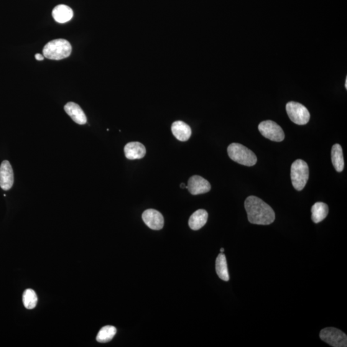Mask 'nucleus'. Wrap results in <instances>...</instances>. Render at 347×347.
<instances>
[{
  "label": "nucleus",
  "mask_w": 347,
  "mask_h": 347,
  "mask_svg": "<svg viewBox=\"0 0 347 347\" xmlns=\"http://www.w3.org/2000/svg\"><path fill=\"white\" fill-rule=\"evenodd\" d=\"M117 333V329L113 326L107 325L102 328L97 336L99 343H107L112 340Z\"/></svg>",
  "instance_id": "nucleus-19"
},
{
  "label": "nucleus",
  "mask_w": 347,
  "mask_h": 347,
  "mask_svg": "<svg viewBox=\"0 0 347 347\" xmlns=\"http://www.w3.org/2000/svg\"><path fill=\"white\" fill-rule=\"evenodd\" d=\"M345 88H346V89L347 88V79H346V81H345Z\"/></svg>",
  "instance_id": "nucleus-24"
},
{
  "label": "nucleus",
  "mask_w": 347,
  "mask_h": 347,
  "mask_svg": "<svg viewBox=\"0 0 347 347\" xmlns=\"http://www.w3.org/2000/svg\"><path fill=\"white\" fill-rule=\"evenodd\" d=\"M259 130L262 136L272 141L280 142L284 140V132L282 127L274 121H266L260 122Z\"/></svg>",
  "instance_id": "nucleus-7"
},
{
  "label": "nucleus",
  "mask_w": 347,
  "mask_h": 347,
  "mask_svg": "<svg viewBox=\"0 0 347 347\" xmlns=\"http://www.w3.org/2000/svg\"><path fill=\"white\" fill-rule=\"evenodd\" d=\"M228 154L234 162L247 167L255 165L257 162V158L254 152L238 143H233L229 145Z\"/></svg>",
  "instance_id": "nucleus-3"
},
{
  "label": "nucleus",
  "mask_w": 347,
  "mask_h": 347,
  "mask_svg": "<svg viewBox=\"0 0 347 347\" xmlns=\"http://www.w3.org/2000/svg\"><path fill=\"white\" fill-rule=\"evenodd\" d=\"M35 60L37 61H43L44 60V56H43L42 54H40V53H36L35 55Z\"/></svg>",
  "instance_id": "nucleus-21"
},
{
  "label": "nucleus",
  "mask_w": 347,
  "mask_h": 347,
  "mask_svg": "<svg viewBox=\"0 0 347 347\" xmlns=\"http://www.w3.org/2000/svg\"><path fill=\"white\" fill-rule=\"evenodd\" d=\"M52 16L56 22L65 24L72 19L73 12L70 7L60 5L53 9Z\"/></svg>",
  "instance_id": "nucleus-14"
},
{
  "label": "nucleus",
  "mask_w": 347,
  "mask_h": 347,
  "mask_svg": "<svg viewBox=\"0 0 347 347\" xmlns=\"http://www.w3.org/2000/svg\"><path fill=\"white\" fill-rule=\"evenodd\" d=\"M286 111L288 116L293 123L302 126L307 124L310 121V112L302 104L290 102L287 104Z\"/></svg>",
  "instance_id": "nucleus-5"
},
{
  "label": "nucleus",
  "mask_w": 347,
  "mask_h": 347,
  "mask_svg": "<svg viewBox=\"0 0 347 347\" xmlns=\"http://www.w3.org/2000/svg\"><path fill=\"white\" fill-rule=\"evenodd\" d=\"M71 46L67 40L57 39L51 41L43 50L44 57L51 60H61L67 58L71 53Z\"/></svg>",
  "instance_id": "nucleus-2"
},
{
  "label": "nucleus",
  "mask_w": 347,
  "mask_h": 347,
  "mask_svg": "<svg viewBox=\"0 0 347 347\" xmlns=\"http://www.w3.org/2000/svg\"><path fill=\"white\" fill-rule=\"evenodd\" d=\"M208 214L207 211L203 209L196 211L190 216L188 221V225L193 230H198L205 225L208 220Z\"/></svg>",
  "instance_id": "nucleus-15"
},
{
  "label": "nucleus",
  "mask_w": 347,
  "mask_h": 347,
  "mask_svg": "<svg viewBox=\"0 0 347 347\" xmlns=\"http://www.w3.org/2000/svg\"><path fill=\"white\" fill-rule=\"evenodd\" d=\"M171 129L174 136L182 142L187 141L192 134L190 126L182 121L174 122Z\"/></svg>",
  "instance_id": "nucleus-13"
},
{
  "label": "nucleus",
  "mask_w": 347,
  "mask_h": 347,
  "mask_svg": "<svg viewBox=\"0 0 347 347\" xmlns=\"http://www.w3.org/2000/svg\"><path fill=\"white\" fill-rule=\"evenodd\" d=\"M311 213H312V220L314 223H320L328 215V206L322 202L316 203L311 208Z\"/></svg>",
  "instance_id": "nucleus-17"
},
{
  "label": "nucleus",
  "mask_w": 347,
  "mask_h": 347,
  "mask_svg": "<svg viewBox=\"0 0 347 347\" xmlns=\"http://www.w3.org/2000/svg\"><path fill=\"white\" fill-rule=\"evenodd\" d=\"M310 177V170L307 163L302 160H297L293 163L291 168V178H292L293 187L300 191L304 188Z\"/></svg>",
  "instance_id": "nucleus-4"
},
{
  "label": "nucleus",
  "mask_w": 347,
  "mask_h": 347,
  "mask_svg": "<svg viewBox=\"0 0 347 347\" xmlns=\"http://www.w3.org/2000/svg\"><path fill=\"white\" fill-rule=\"evenodd\" d=\"M13 184V170L9 161L5 160L0 166V187L4 190H9Z\"/></svg>",
  "instance_id": "nucleus-10"
},
{
  "label": "nucleus",
  "mask_w": 347,
  "mask_h": 347,
  "mask_svg": "<svg viewBox=\"0 0 347 347\" xmlns=\"http://www.w3.org/2000/svg\"><path fill=\"white\" fill-rule=\"evenodd\" d=\"M64 109H65L66 113L71 117L75 123L80 125H84L86 123V114L78 104L70 102V103L66 104Z\"/></svg>",
  "instance_id": "nucleus-12"
},
{
  "label": "nucleus",
  "mask_w": 347,
  "mask_h": 347,
  "mask_svg": "<svg viewBox=\"0 0 347 347\" xmlns=\"http://www.w3.org/2000/svg\"><path fill=\"white\" fill-rule=\"evenodd\" d=\"M216 270L217 274L221 280L228 282L229 280L228 266L225 255L221 253L217 257L216 261Z\"/></svg>",
  "instance_id": "nucleus-18"
},
{
  "label": "nucleus",
  "mask_w": 347,
  "mask_h": 347,
  "mask_svg": "<svg viewBox=\"0 0 347 347\" xmlns=\"http://www.w3.org/2000/svg\"><path fill=\"white\" fill-rule=\"evenodd\" d=\"M187 188L192 195H199L208 192L211 185L207 180L200 176H193L188 181Z\"/></svg>",
  "instance_id": "nucleus-9"
},
{
  "label": "nucleus",
  "mask_w": 347,
  "mask_h": 347,
  "mask_svg": "<svg viewBox=\"0 0 347 347\" xmlns=\"http://www.w3.org/2000/svg\"><path fill=\"white\" fill-rule=\"evenodd\" d=\"M23 302L27 310L34 309L37 303V297L34 290L28 289L23 295Z\"/></svg>",
  "instance_id": "nucleus-20"
},
{
  "label": "nucleus",
  "mask_w": 347,
  "mask_h": 347,
  "mask_svg": "<svg viewBox=\"0 0 347 347\" xmlns=\"http://www.w3.org/2000/svg\"><path fill=\"white\" fill-rule=\"evenodd\" d=\"M244 206L249 223L259 225H269L274 223L275 211L261 199L249 196L245 201Z\"/></svg>",
  "instance_id": "nucleus-1"
},
{
  "label": "nucleus",
  "mask_w": 347,
  "mask_h": 347,
  "mask_svg": "<svg viewBox=\"0 0 347 347\" xmlns=\"http://www.w3.org/2000/svg\"><path fill=\"white\" fill-rule=\"evenodd\" d=\"M124 153L127 159H141L146 154V149L141 143L129 142L124 147Z\"/></svg>",
  "instance_id": "nucleus-11"
},
{
  "label": "nucleus",
  "mask_w": 347,
  "mask_h": 347,
  "mask_svg": "<svg viewBox=\"0 0 347 347\" xmlns=\"http://www.w3.org/2000/svg\"><path fill=\"white\" fill-rule=\"evenodd\" d=\"M321 340L334 347L347 346V336L338 329L327 327L322 329L320 333Z\"/></svg>",
  "instance_id": "nucleus-6"
},
{
  "label": "nucleus",
  "mask_w": 347,
  "mask_h": 347,
  "mask_svg": "<svg viewBox=\"0 0 347 347\" xmlns=\"http://www.w3.org/2000/svg\"><path fill=\"white\" fill-rule=\"evenodd\" d=\"M181 187L183 188L186 187V186L185 185L184 183H182V184H181Z\"/></svg>",
  "instance_id": "nucleus-22"
},
{
  "label": "nucleus",
  "mask_w": 347,
  "mask_h": 347,
  "mask_svg": "<svg viewBox=\"0 0 347 347\" xmlns=\"http://www.w3.org/2000/svg\"><path fill=\"white\" fill-rule=\"evenodd\" d=\"M220 252H221V253H223V252H224V248H221V249H220Z\"/></svg>",
  "instance_id": "nucleus-23"
},
{
  "label": "nucleus",
  "mask_w": 347,
  "mask_h": 347,
  "mask_svg": "<svg viewBox=\"0 0 347 347\" xmlns=\"http://www.w3.org/2000/svg\"><path fill=\"white\" fill-rule=\"evenodd\" d=\"M143 221L150 229L160 230L164 226L162 214L154 209H148L142 214Z\"/></svg>",
  "instance_id": "nucleus-8"
},
{
  "label": "nucleus",
  "mask_w": 347,
  "mask_h": 347,
  "mask_svg": "<svg viewBox=\"0 0 347 347\" xmlns=\"http://www.w3.org/2000/svg\"><path fill=\"white\" fill-rule=\"evenodd\" d=\"M332 162L337 172H341L344 168L343 150L339 144L334 145L331 150Z\"/></svg>",
  "instance_id": "nucleus-16"
}]
</instances>
